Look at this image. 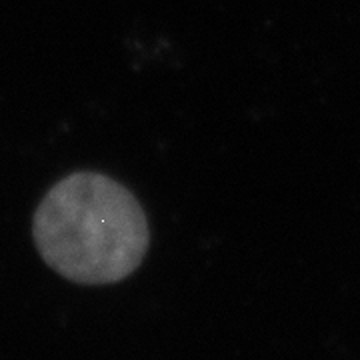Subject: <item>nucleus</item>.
I'll list each match as a JSON object with an SVG mask.
<instances>
[{
    "instance_id": "nucleus-1",
    "label": "nucleus",
    "mask_w": 360,
    "mask_h": 360,
    "mask_svg": "<svg viewBox=\"0 0 360 360\" xmlns=\"http://www.w3.org/2000/svg\"><path fill=\"white\" fill-rule=\"evenodd\" d=\"M34 240L44 262L78 284H110L139 269L148 226L136 198L101 174L58 182L34 217Z\"/></svg>"
}]
</instances>
